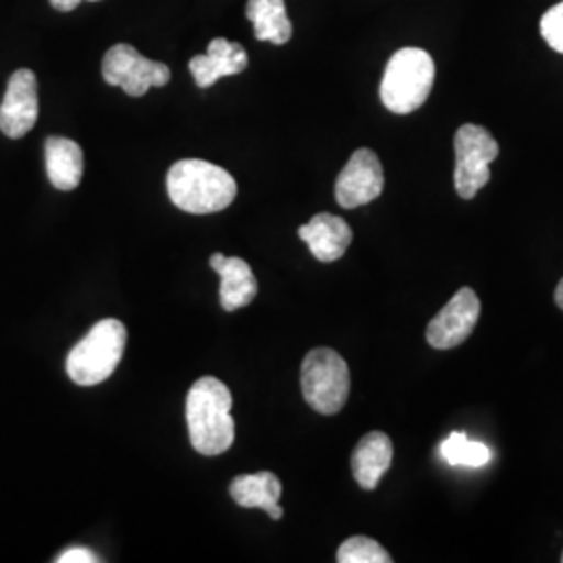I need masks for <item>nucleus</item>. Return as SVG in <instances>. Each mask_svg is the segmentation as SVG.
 <instances>
[{
    "label": "nucleus",
    "instance_id": "obj_4",
    "mask_svg": "<svg viewBox=\"0 0 563 563\" xmlns=\"http://www.w3.org/2000/svg\"><path fill=\"white\" fill-rule=\"evenodd\" d=\"M125 342L128 330L120 320H101L67 355V376L80 386L104 383L118 369Z\"/></svg>",
    "mask_w": 563,
    "mask_h": 563
},
{
    "label": "nucleus",
    "instance_id": "obj_12",
    "mask_svg": "<svg viewBox=\"0 0 563 563\" xmlns=\"http://www.w3.org/2000/svg\"><path fill=\"white\" fill-rule=\"evenodd\" d=\"M246 51L242 44L216 38L209 42L207 55H197L190 59V74L195 76L199 88H211L225 76H236L246 69Z\"/></svg>",
    "mask_w": 563,
    "mask_h": 563
},
{
    "label": "nucleus",
    "instance_id": "obj_8",
    "mask_svg": "<svg viewBox=\"0 0 563 563\" xmlns=\"http://www.w3.org/2000/svg\"><path fill=\"white\" fill-rule=\"evenodd\" d=\"M481 299L467 286L460 288L453 299L432 318L426 330V341L432 349L446 351L455 349L470 339L476 323L481 320Z\"/></svg>",
    "mask_w": 563,
    "mask_h": 563
},
{
    "label": "nucleus",
    "instance_id": "obj_16",
    "mask_svg": "<svg viewBox=\"0 0 563 563\" xmlns=\"http://www.w3.org/2000/svg\"><path fill=\"white\" fill-rule=\"evenodd\" d=\"M48 180L59 190L78 188L84 174V153L78 142L51 136L44 146Z\"/></svg>",
    "mask_w": 563,
    "mask_h": 563
},
{
    "label": "nucleus",
    "instance_id": "obj_10",
    "mask_svg": "<svg viewBox=\"0 0 563 563\" xmlns=\"http://www.w3.org/2000/svg\"><path fill=\"white\" fill-rule=\"evenodd\" d=\"M38 121V78L32 69H18L7 84L0 104V132L23 139Z\"/></svg>",
    "mask_w": 563,
    "mask_h": 563
},
{
    "label": "nucleus",
    "instance_id": "obj_9",
    "mask_svg": "<svg viewBox=\"0 0 563 563\" xmlns=\"http://www.w3.org/2000/svg\"><path fill=\"white\" fill-rule=\"evenodd\" d=\"M384 190V169L378 155L369 148H360L342 167L336 180V201L344 209H355L376 201Z\"/></svg>",
    "mask_w": 563,
    "mask_h": 563
},
{
    "label": "nucleus",
    "instance_id": "obj_7",
    "mask_svg": "<svg viewBox=\"0 0 563 563\" xmlns=\"http://www.w3.org/2000/svg\"><path fill=\"white\" fill-rule=\"evenodd\" d=\"M102 78L109 86H120L130 97H144L148 88L165 86L172 71L165 63L146 59L130 44H115L102 59Z\"/></svg>",
    "mask_w": 563,
    "mask_h": 563
},
{
    "label": "nucleus",
    "instance_id": "obj_18",
    "mask_svg": "<svg viewBox=\"0 0 563 563\" xmlns=\"http://www.w3.org/2000/svg\"><path fill=\"white\" fill-rule=\"evenodd\" d=\"M444 462L453 467H483L490 460V449L484 443L470 441L463 432H451L441 444Z\"/></svg>",
    "mask_w": 563,
    "mask_h": 563
},
{
    "label": "nucleus",
    "instance_id": "obj_13",
    "mask_svg": "<svg viewBox=\"0 0 563 563\" xmlns=\"http://www.w3.org/2000/svg\"><path fill=\"white\" fill-rule=\"evenodd\" d=\"M209 265L222 278L220 299L225 311L242 309L257 297L260 286L253 276V269L241 257H225L222 253H213Z\"/></svg>",
    "mask_w": 563,
    "mask_h": 563
},
{
    "label": "nucleus",
    "instance_id": "obj_3",
    "mask_svg": "<svg viewBox=\"0 0 563 563\" xmlns=\"http://www.w3.org/2000/svg\"><path fill=\"white\" fill-rule=\"evenodd\" d=\"M434 74V59L423 48L407 46L397 51L384 69L380 84L384 107L397 115L418 111L432 92Z\"/></svg>",
    "mask_w": 563,
    "mask_h": 563
},
{
    "label": "nucleus",
    "instance_id": "obj_2",
    "mask_svg": "<svg viewBox=\"0 0 563 563\" xmlns=\"http://www.w3.org/2000/svg\"><path fill=\"white\" fill-rule=\"evenodd\" d=\"M236 180L213 163L184 159L167 174V195L172 202L192 216L218 213L236 199Z\"/></svg>",
    "mask_w": 563,
    "mask_h": 563
},
{
    "label": "nucleus",
    "instance_id": "obj_24",
    "mask_svg": "<svg viewBox=\"0 0 563 563\" xmlns=\"http://www.w3.org/2000/svg\"><path fill=\"white\" fill-rule=\"evenodd\" d=\"M562 562H563V555H562Z\"/></svg>",
    "mask_w": 563,
    "mask_h": 563
},
{
    "label": "nucleus",
    "instance_id": "obj_22",
    "mask_svg": "<svg viewBox=\"0 0 563 563\" xmlns=\"http://www.w3.org/2000/svg\"><path fill=\"white\" fill-rule=\"evenodd\" d=\"M80 2L81 0H51L53 9H57L60 13H69V11H74ZM90 2H99V0H90Z\"/></svg>",
    "mask_w": 563,
    "mask_h": 563
},
{
    "label": "nucleus",
    "instance_id": "obj_5",
    "mask_svg": "<svg viewBox=\"0 0 563 563\" xmlns=\"http://www.w3.org/2000/svg\"><path fill=\"white\" fill-rule=\"evenodd\" d=\"M305 401L322 416H334L346 405L351 393L349 365L332 349H313L301 365Z\"/></svg>",
    "mask_w": 563,
    "mask_h": 563
},
{
    "label": "nucleus",
    "instance_id": "obj_23",
    "mask_svg": "<svg viewBox=\"0 0 563 563\" xmlns=\"http://www.w3.org/2000/svg\"><path fill=\"white\" fill-rule=\"evenodd\" d=\"M555 302H558V307L563 311V280L555 288Z\"/></svg>",
    "mask_w": 563,
    "mask_h": 563
},
{
    "label": "nucleus",
    "instance_id": "obj_15",
    "mask_svg": "<svg viewBox=\"0 0 563 563\" xmlns=\"http://www.w3.org/2000/svg\"><path fill=\"white\" fill-rule=\"evenodd\" d=\"M393 463V441L384 432L365 434L353 451L351 467L357 484L365 490H374Z\"/></svg>",
    "mask_w": 563,
    "mask_h": 563
},
{
    "label": "nucleus",
    "instance_id": "obj_20",
    "mask_svg": "<svg viewBox=\"0 0 563 563\" xmlns=\"http://www.w3.org/2000/svg\"><path fill=\"white\" fill-rule=\"evenodd\" d=\"M541 34L553 51L563 55V0L544 13L541 20Z\"/></svg>",
    "mask_w": 563,
    "mask_h": 563
},
{
    "label": "nucleus",
    "instance_id": "obj_19",
    "mask_svg": "<svg viewBox=\"0 0 563 563\" xmlns=\"http://www.w3.org/2000/svg\"><path fill=\"white\" fill-rule=\"evenodd\" d=\"M336 562L341 563H390L393 558L383 544L369 537H351L341 544Z\"/></svg>",
    "mask_w": 563,
    "mask_h": 563
},
{
    "label": "nucleus",
    "instance_id": "obj_17",
    "mask_svg": "<svg viewBox=\"0 0 563 563\" xmlns=\"http://www.w3.org/2000/svg\"><path fill=\"white\" fill-rule=\"evenodd\" d=\"M246 20L253 23L257 41L280 46L292 38V23L284 0H249Z\"/></svg>",
    "mask_w": 563,
    "mask_h": 563
},
{
    "label": "nucleus",
    "instance_id": "obj_21",
    "mask_svg": "<svg viewBox=\"0 0 563 563\" xmlns=\"http://www.w3.org/2000/svg\"><path fill=\"white\" fill-rule=\"evenodd\" d=\"M57 562L59 563H97L99 562V558L90 551V549H84V547H74V549H67V551H63L59 558H57Z\"/></svg>",
    "mask_w": 563,
    "mask_h": 563
},
{
    "label": "nucleus",
    "instance_id": "obj_14",
    "mask_svg": "<svg viewBox=\"0 0 563 563\" xmlns=\"http://www.w3.org/2000/svg\"><path fill=\"white\" fill-rule=\"evenodd\" d=\"M282 484L272 472L242 474L230 484V497L246 509H263L272 520L284 516L280 501Z\"/></svg>",
    "mask_w": 563,
    "mask_h": 563
},
{
    "label": "nucleus",
    "instance_id": "obj_6",
    "mask_svg": "<svg viewBox=\"0 0 563 563\" xmlns=\"http://www.w3.org/2000/svg\"><path fill=\"white\" fill-rule=\"evenodd\" d=\"M499 157L493 134L476 123H465L455 134V190L470 201L490 180V163Z\"/></svg>",
    "mask_w": 563,
    "mask_h": 563
},
{
    "label": "nucleus",
    "instance_id": "obj_11",
    "mask_svg": "<svg viewBox=\"0 0 563 563\" xmlns=\"http://www.w3.org/2000/svg\"><path fill=\"white\" fill-rule=\"evenodd\" d=\"M299 239L307 242L318 262L332 263L341 260L351 246L353 230L339 216L318 213L311 222L299 228Z\"/></svg>",
    "mask_w": 563,
    "mask_h": 563
},
{
    "label": "nucleus",
    "instance_id": "obj_1",
    "mask_svg": "<svg viewBox=\"0 0 563 563\" xmlns=\"http://www.w3.org/2000/svg\"><path fill=\"white\" fill-rule=\"evenodd\" d=\"M230 409L232 395L222 380L205 376L192 384L186 397V422L195 451L216 457L232 446L236 428Z\"/></svg>",
    "mask_w": 563,
    "mask_h": 563
}]
</instances>
